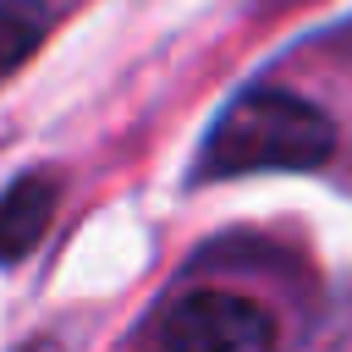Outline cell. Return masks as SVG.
Returning a JSON list of instances; mask_svg holds the SVG:
<instances>
[{
	"label": "cell",
	"instance_id": "obj_1",
	"mask_svg": "<svg viewBox=\"0 0 352 352\" xmlns=\"http://www.w3.org/2000/svg\"><path fill=\"white\" fill-rule=\"evenodd\" d=\"M336 154V121L286 88H248L226 104L198 148V182L253 176V170H319Z\"/></svg>",
	"mask_w": 352,
	"mask_h": 352
},
{
	"label": "cell",
	"instance_id": "obj_2",
	"mask_svg": "<svg viewBox=\"0 0 352 352\" xmlns=\"http://www.w3.org/2000/svg\"><path fill=\"white\" fill-rule=\"evenodd\" d=\"M154 341L182 346V352H258L275 341V314L253 297L209 286V292L176 297L154 319Z\"/></svg>",
	"mask_w": 352,
	"mask_h": 352
},
{
	"label": "cell",
	"instance_id": "obj_3",
	"mask_svg": "<svg viewBox=\"0 0 352 352\" xmlns=\"http://www.w3.org/2000/svg\"><path fill=\"white\" fill-rule=\"evenodd\" d=\"M55 198H60V187L44 170H28L22 182H11L0 192V264H16L38 248V236L50 231Z\"/></svg>",
	"mask_w": 352,
	"mask_h": 352
},
{
	"label": "cell",
	"instance_id": "obj_4",
	"mask_svg": "<svg viewBox=\"0 0 352 352\" xmlns=\"http://www.w3.org/2000/svg\"><path fill=\"white\" fill-rule=\"evenodd\" d=\"M44 33H50L44 0H0V82L33 60Z\"/></svg>",
	"mask_w": 352,
	"mask_h": 352
}]
</instances>
